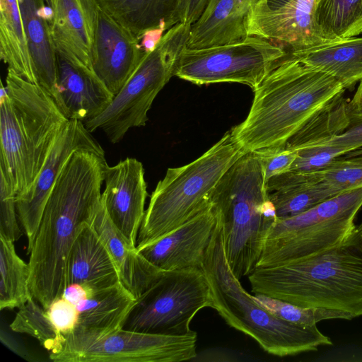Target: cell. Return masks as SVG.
I'll list each match as a JSON object with an SVG mask.
<instances>
[{"mask_svg": "<svg viewBox=\"0 0 362 362\" xmlns=\"http://www.w3.org/2000/svg\"><path fill=\"white\" fill-rule=\"evenodd\" d=\"M202 270L210 286L213 308L229 326L252 337L267 353L282 357L332 345L317 325H301L278 318L244 289L227 261L218 217Z\"/></svg>", "mask_w": 362, "mask_h": 362, "instance_id": "obj_6", "label": "cell"}, {"mask_svg": "<svg viewBox=\"0 0 362 362\" xmlns=\"http://www.w3.org/2000/svg\"><path fill=\"white\" fill-rule=\"evenodd\" d=\"M319 0H259L246 21L247 36L277 41L300 49L325 42L316 21Z\"/></svg>", "mask_w": 362, "mask_h": 362, "instance_id": "obj_14", "label": "cell"}, {"mask_svg": "<svg viewBox=\"0 0 362 362\" xmlns=\"http://www.w3.org/2000/svg\"><path fill=\"white\" fill-rule=\"evenodd\" d=\"M316 21L327 41L356 37L362 33V0H319Z\"/></svg>", "mask_w": 362, "mask_h": 362, "instance_id": "obj_31", "label": "cell"}, {"mask_svg": "<svg viewBox=\"0 0 362 362\" xmlns=\"http://www.w3.org/2000/svg\"><path fill=\"white\" fill-rule=\"evenodd\" d=\"M0 338L6 346L20 357L29 361H39L16 338L3 329L1 330Z\"/></svg>", "mask_w": 362, "mask_h": 362, "instance_id": "obj_41", "label": "cell"}, {"mask_svg": "<svg viewBox=\"0 0 362 362\" xmlns=\"http://www.w3.org/2000/svg\"><path fill=\"white\" fill-rule=\"evenodd\" d=\"M297 151V157L289 171L299 173H310L323 170L334 159L349 152L348 148L332 144L329 141Z\"/></svg>", "mask_w": 362, "mask_h": 362, "instance_id": "obj_35", "label": "cell"}, {"mask_svg": "<svg viewBox=\"0 0 362 362\" xmlns=\"http://www.w3.org/2000/svg\"><path fill=\"white\" fill-rule=\"evenodd\" d=\"M248 279L255 294L362 316V221L337 246L307 259L257 267Z\"/></svg>", "mask_w": 362, "mask_h": 362, "instance_id": "obj_3", "label": "cell"}, {"mask_svg": "<svg viewBox=\"0 0 362 362\" xmlns=\"http://www.w3.org/2000/svg\"><path fill=\"white\" fill-rule=\"evenodd\" d=\"M209 0H178L177 15L180 23L192 25L204 13Z\"/></svg>", "mask_w": 362, "mask_h": 362, "instance_id": "obj_40", "label": "cell"}, {"mask_svg": "<svg viewBox=\"0 0 362 362\" xmlns=\"http://www.w3.org/2000/svg\"><path fill=\"white\" fill-rule=\"evenodd\" d=\"M0 93V182L18 197L34 182L69 119L40 86L10 69Z\"/></svg>", "mask_w": 362, "mask_h": 362, "instance_id": "obj_4", "label": "cell"}, {"mask_svg": "<svg viewBox=\"0 0 362 362\" xmlns=\"http://www.w3.org/2000/svg\"><path fill=\"white\" fill-rule=\"evenodd\" d=\"M16 207V196L0 185V236L15 242L23 235Z\"/></svg>", "mask_w": 362, "mask_h": 362, "instance_id": "obj_36", "label": "cell"}, {"mask_svg": "<svg viewBox=\"0 0 362 362\" xmlns=\"http://www.w3.org/2000/svg\"><path fill=\"white\" fill-rule=\"evenodd\" d=\"M348 105L351 112L362 113V80Z\"/></svg>", "mask_w": 362, "mask_h": 362, "instance_id": "obj_43", "label": "cell"}, {"mask_svg": "<svg viewBox=\"0 0 362 362\" xmlns=\"http://www.w3.org/2000/svg\"><path fill=\"white\" fill-rule=\"evenodd\" d=\"M229 266L240 280L257 267L267 235L277 218L259 156L245 153L211 192Z\"/></svg>", "mask_w": 362, "mask_h": 362, "instance_id": "obj_5", "label": "cell"}, {"mask_svg": "<svg viewBox=\"0 0 362 362\" xmlns=\"http://www.w3.org/2000/svg\"><path fill=\"white\" fill-rule=\"evenodd\" d=\"M245 152L231 130L192 162L170 168L152 192L136 248L180 226L209 203V197L230 166Z\"/></svg>", "mask_w": 362, "mask_h": 362, "instance_id": "obj_7", "label": "cell"}, {"mask_svg": "<svg viewBox=\"0 0 362 362\" xmlns=\"http://www.w3.org/2000/svg\"><path fill=\"white\" fill-rule=\"evenodd\" d=\"M105 243L117 266L119 281L137 299L162 271L148 262L117 230L103 201L91 224Z\"/></svg>", "mask_w": 362, "mask_h": 362, "instance_id": "obj_21", "label": "cell"}, {"mask_svg": "<svg viewBox=\"0 0 362 362\" xmlns=\"http://www.w3.org/2000/svg\"><path fill=\"white\" fill-rule=\"evenodd\" d=\"M255 153L263 164L266 182L274 176L289 171L298 155V151L286 147L267 148Z\"/></svg>", "mask_w": 362, "mask_h": 362, "instance_id": "obj_37", "label": "cell"}, {"mask_svg": "<svg viewBox=\"0 0 362 362\" xmlns=\"http://www.w3.org/2000/svg\"><path fill=\"white\" fill-rule=\"evenodd\" d=\"M102 201L112 223L134 247L144 217L148 196L142 163L127 158L104 170Z\"/></svg>", "mask_w": 362, "mask_h": 362, "instance_id": "obj_16", "label": "cell"}, {"mask_svg": "<svg viewBox=\"0 0 362 362\" xmlns=\"http://www.w3.org/2000/svg\"><path fill=\"white\" fill-rule=\"evenodd\" d=\"M91 291L92 290H89L81 284H71L66 287L62 296L76 306L81 301L86 298Z\"/></svg>", "mask_w": 362, "mask_h": 362, "instance_id": "obj_42", "label": "cell"}, {"mask_svg": "<svg viewBox=\"0 0 362 362\" xmlns=\"http://www.w3.org/2000/svg\"><path fill=\"white\" fill-rule=\"evenodd\" d=\"M57 54L92 69L91 54L100 6L97 0H48Z\"/></svg>", "mask_w": 362, "mask_h": 362, "instance_id": "obj_18", "label": "cell"}, {"mask_svg": "<svg viewBox=\"0 0 362 362\" xmlns=\"http://www.w3.org/2000/svg\"><path fill=\"white\" fill-rule=\"evenodd\" d=\"M319 181L338 193L362 187V154L337 158L323 170L316 172Z\"/></svg>", "mask_w": 362, "mask_h": 362, "instance_id": "obj_34", "label": "cell"}, {"mask_svg": "<svg viewBox=\"0 0 362 362\" xmlns=\"http://www.w3.org/2000/svg\"><path fill=\"white\" fill-rule=\"evenodd\" d=\"M77 150L91 151L105 156L103 148L83 122L69 119L33 185L16 197L19 222L28 240L27 254L34 242L52 189L68 158Z\"/></svg>", "mask_w": 362, "mask_h": 362, "instance_id": "obj_13", "label": "cell"}, {"mask_svg": "<svg viewBox=\"0 0 362 362\" xmlns=\"http://www.w3.org/2000/svg\"><path fill=\"white\" fill-rule=\"evenodd\" d=\"M10 327L13 332L35 338L49 352V356L58 353L65 341V337L54 327L46 309L33 298L19 308Z\"/></svg>", "mask_w": 362, "mask_h": 362, "instance_id": "obj_32", "label": "cell"}, {"mask_svg": "<svg viewBox=\"0 0 362 362\" xmlns=\"http://www.w3.org/2000/svg\"><path fill=\"white\" fill-rule=\"evenodd\" d=\"M362 154V147L346 153L345 157L355 156Z\"/></svg>", "mask_w": 362, "mask_h": 362, "instance_id": "obj_44", "label": "cell"}, {"mask_svg": "<svg viewBox=\"0 0 362 362\" xmlns=\"http://www.w3.org/2000/svg\"><path fill=\"white\" fill-rule=\"evenodd\" d=\"M197 335H165L123 328L95 331L76 327L65 337L54 362H180L197 356Z\"/></svg>", "mask_w": 362, "mask_h": 362, "instance_id": "obj_10", "label": "cell"}, {"mask_svg": "<svg viewBox=\"0 0 362 362\" xmlns=\"http://www.w3.org/2000/svg\"><path fill=\"white\" fill-rule=\"evenodd\" d=\"M214 303L202 269L162 272L136 299L123 329L151 334L185 335L195 315Z\"/></svg>", "mask_w": 362, "mask_h": 362, "instance_id": "obj_11", "label": "cell"}, {"mask_svg": "<svg viewBox=\"0 0 362 362\" xmlns=\"http://www.w3.org/2000/svg\"><path fill=\"white\" fill-rule=\"evenodd\" d=\"M349 115L348 103L341 95L308 121L288 141L286 147L297 151L328 143L346 129Z\"/></svg>", "mask_w": 362, "mask_h": 362, "instance_id": "obj_30", "label": "cell"}, {"mask_svg": "<svg viewBox=\"0 0 362 362\" xmlns=\"http://www.w3.org/2000/svg\"><path fill=\"white\" fill-rule=\"evenodd\" d=\"M361 207L362 187L341 192L296 216L277 218L267 235L257 267L307 259L337 246L354 228Z\"/></svg>", "mask_w": 362, "mask_h": 362, "instance_id": "obj_8", "label": "cell"}, {"mask_svg": "<svg viewBox=\"0 0 362 362\" xmlns=\"http://www.w3.org/2000/svg\"><path fill=\"white\" fill-rule=\"evenodd\" d=\"M47 5H48V0H45Z\"/></svg>", "mask_w": 362, "mask_h": 362, "instance_id": "obj_45", "label": "cell"}, {"mask_svg": "<svg viewBox=\"0 0 362 362\" xmlns=\"http://www.w3.org/2000/svg\"><path fill=\"white\" fill-rule=\"evenodd\" d=\"M115 262L91 225L78 235L72 246L68 263L67 286L78 284L95 291L119 282Z\"/></svg>", "mask_w": 362, "mask_h": 362, "instance_id": "obj_22", "label": "cell"}, {"mask_svg": "<svg viewBox=\"0 0 362 362\" xmlns=\"http://www.w3.org/2000/svg\"><path fill=\"white\" fill-rule=\"evenodd\" d=\"M105 156L77 150L68 158L45 204L29 255L31 293L45 309L67 286L70 252L102 202Z\"/></svg>", "mask_w": 362, "mask_h": 362, "instance_id": "obj_1", "label": "cell"}, {"mask_svg": "<svg viewBox=\"0 0 362 362\" xmlns=\"http://www.w3.org/2000/svg\"><path fill=\"white\" fill-rule=\"evenodd\" d=\"M56 103L68 118L83 122L100 114L114 95L94 71L57 54Z\"/></svg>", "mask_w": 362, "mask_h": 362, "instance_id": "obj_19", "label": "cell"}, {"mask_svg": "<svg viewBox=\"0 0 362 362\" xmlns=\"http://www.w3.org/2000/svg\"><path fill=\"white\" fill-rule=\"evenodd\" d=\"M217 221L216 210L209 201L199 213L180 226L136 249L148 262L162 272L202 269Z\"/></svg>", "mask_w": 362, "mask_h": 362, "instance_id": "obj_15", "label": "cell"}, {"mask_svg": "<svg viewBox=\"0 0 362 362\" xmlns=\"http://www.w3.org/2000/svg\"><path fill=\"white\" fill-rule=\"evenodd\" d=\"M139 42L100 7L92 49V69L114 95L123 87L146 52Z\"/></svg>", "mask_w": 362, "mask_h": 362, "instance_id": "obj_17", "label": "cell"}, {"mask_svg": "<svg viewBox=\"0 0 362 362\" xmlns=\"http://www.w3.org/2000/svg\"><path fill=\"white\" fill-rule=\"evenodd\" d=\"M286 54L281 46L257 36L205 48L186 47L175 76L196 85L238 83L254 90Z\"/></svg>", "mask_w": 362, "mask_h": 362, "instance_id": "obj_12", "label": "cell"}, {"mask_svg": "<svg viewBox=\"0 0 362 362\" xmlns=\"http://www.w3.org/2000/svg\"><path fill=\"white\" fill-rule=\"evenodd\" d=\"M306 66L336 78L344 89H353L362 80V37L327 41L287 51Z\"/></svg>", "mask_w": 362, "mask_h": 362, "instance_id": "obj_24", "label": "cell"}, {"mask_svg": "<svg viewBox=\"0 0 362 362\" xmlns=\"http://www.w3.org/2000/svg\"><path fill=\"white\" fill-rule=\"evenodd\" d=\"M192 25L177 23L163 34L108 106L98 116L83 122L90 132L101 130L108 140L119 142L129 129L144 127L152 103L175 76L180 56L187 47Z\"/></svg>", "mask_w": 362, "mask_h": 362, "instance_id": "obj_9", "label": "cell"}, {"mask_svg": "<svg viewBox=\"0 0 362 362\" xmlns=\"http://www.w3.org/2000/svg\"><path fill=\"white\" fill-rule=\"evenodd\" d=\"M255 301L271 314L285 321L301 325L313 326L330 319L351 320L349 313L323 308H305L263 294H255Z\"/></svg>", "mask_w": 362, "mask_h": 362, "instance_id": "obj_33", "label": "cell"}, {"mask_svg": "<svg viewBox=\"0 0 362 362\" xmlns=\"http://www.w3.org/2000/svg\"><path fill=\"white\" fill-rule=\"evenodd\" d=\"M266 188L278 218L303 213L339 194L319 181L316 172L299 173L288 171L271 177L266 182Z\"/></svg>", "mask_w": 362, "mask_h": 362, "instance_id": "obj_25", "label": "cell"}, {"mask_svg": "<svg viewBox=\"0 0 362 362\" xmlns=\"http://www.w3.org/2000/svg\"><path fill=\"white\" fill-rule=\"evenodd\" d=\"M136 298L119 281L107 288L92 291L76 305V327L95 331L122 328Z\"/></svg>", "mask_w": 362, "mask_h": 362, "instance_id": "obj_27", "label": "cell"}, {"mask_svg": "<svg viewBox=\"0 0 362 362\" xmlns=\"http://www.w3.org/2000/svg\"><path fill=\"white\" fill-rule=\"evenodd\" d=\"M259 0H209L199 19L192 25L187 47L200 49L245 38L246 21Z\"/></svg>", "mask_w": 362, "mask_h": 362, "instance_id": "obj_20", "label": "cell"}, {"mask_svg": "<svg viewBox=\"0 0 362 362\" xmlns=\"http://www.w3.org/2000/svg\"><path fill=\"white\" fill-rule=\"evenodd\" d=\"M14 242L0 236V309L19 308L33 298L28 263L17 254Z\"/></svg>", "mask_w": 362, "mask_h": 362, "instance_id": "obj_29", "label": "cell"}, {"mask_svg": "<svg viewBox=\"0 0 362 362\" xmlns=\"http://www.w3.org/2000/svg\"><path fill=\"white\" fill-rule=\"evenodd\" d=\"M46 311L56 329L64 337L73 332L78 325L76 307L62 296L52 301Z\"/></svg>", "mask_w": 362, "mask_h": 362, "instance_id": "obj_38", "label": "cell"}, {"mask_svg": "<svg viewBox=\"0 0 362 362\" xmlns=\"http://www.w3.org/2000/svg\"><path fill=\"white\" fill-rule=\"evenodd\" d=\"M345 89L336 78L287 54L253 90L246 119L230 130L245 153L288 141Z\"/></svg>", "mask_w": 362, "mask_h": 362, "instance_id": "obj_2", "label": "cell"}, {"mask_svg": "<svg viewBox=\"0 0 362 362\" xmlns=\"http://www.w3.org/2000/svg\"><path fill=\"white\" fill-rule=\"evenodd\" d=\"M0 57L8 69L37 84L18 0H0Z\"/></svg>", "mask_w": 362, "mask_h": 362, "instance_id": "obj_28", "label": "cell"}, {"mask_svg": "<svg viewBox=\"0 0 362 362\" xmlns=\"http://www.w3.org/2000/svg\"><path fill=\"white\" fill-rule=\"evenodd\" d=\"M37 84L56 102L57 52L45 0H18Z\"/></svg>", "mask_w": 362, "mask_h": 362, "instance_id": "obj_23", "label": "cell"}, {"mask_svg": "<svg viewBox=\"0 0 362 362\" xmlns=\"http://www.w3.org/2000/svg\"><path fill=\"white\" fill-rule=\"evenodd\" d=\"M101 9L139 40L180 23L178 0H97Z\"/></svg>", "mask_w": 362, "mask_h": 362, "instance_id": "obj_26", "label": "cell"}, {"mask_svg": "<svg viewBox=\"0 0 362 362\" xmlns=\"http://www.w3.org/2000/svg\"><path fill=\"white\" fill-rule=\"evenodd\" d=\"M332 144L348 148L350 151L362 147V113L350 112L346 129L329 141Z\"/></svg>", "mask_w": 362, "mask_h": 362, "instance_id": "obj_39", "label": "cell"}]
</instances>
